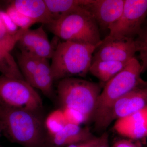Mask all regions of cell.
<instances>
[{"label": "cell", "mask_w": 147, "mask_h": 147, "mask_svg": "<svg viewBox=\"0 0 147 147\" xmlns=\"http://www.w3.org/2000/svg\"><path fill=\"white\" fill-rule=\"evenodd\" d=\"M16 59L25 81L49 98L55 97L54 82L48 59L21 52L16 54Z\"/></svg>", "instance_id": "cell-7"}, {"label": "cell", "mask_w": 147, "mask_h": 147, "mask_svg": "<svg viewBox=\"0 0 147 147\" xmlns=\"http://www.w3.org/2000/svg\"><path fill=\"white\" fill-rule=\"evenodd\" d=\"M26 30L20 29L16 35H11L6 29L0 17V47L5 51L10 52Z\"/></svg>", "instance_id": "cell-21"}, {"label": "cell", "mask_w": 147, "mask_h": 147, "mask_svg": "<svg viewBox=\"0 0 147 147\" xmlns=\"http://www.w3.org/2000/svg\"><path fill=\"white\" fill-rule=\"evenodd\" d=\"M2 133V129L1 128V127L0 126V136H1V133Z\"/></svg>", "instance_id": "cell-31"}, {"label": "cell", "mask_w": 147, "mask_h": 147, "mask_svg": "<svg viewBox=\"0 0 147 147\" xmlns=\"http://www.w3.org/2000/svg\"><path fill=\"white\" fill-rule=\"evenodd\" d=\"M11 5L36 23L47 25L54 22L44 0H15Z\"/></svg>", "instance_id": "cell-15"}, {"label": "cell", "mask_w": 147, "mask_h": 147, "mask_svg": "<svg viewBox=\"0 0 147 147\" xmlns=\"http://www.w3.org/2000/svg\"><path fill=\"white\" fill-rule=\"evenodd\" d=\"M0 17L4 26L11 35L14 36L18 33V27L12 21L6 11L0 10Z\"/></svg>", "instance_id": "cell-23"}, {"label": "cell", "mask_w": 147, "mask_h": 147, "mask_svg": "<svg viewBox=\"0 0 147 147\" xmlns=\"http://www.w3.org/2000/svg\"><path fill=\"white\" fill-rule=\"evenodd\" d=\"M147 17V0H125L121 15L109 29L111 35L135 38Z\"/></svg>", "instance_id": "cell-8"}, {"label": "cell", "mask_w": 147, "mask_h": 147, "mask_svg": "<svg viewBox=\"0 0 147 147\" xmlns=\"http://www.w3.org/2000/svg\"><path fill=\"white\" fill-rule=\"evenodd\" d=\"M0 126L11 142L24 147H46L44 124L38 113L0 105Z\"/></svg>", "instance_id": "cell-1"}, {"label": "cell", "mask_w": 147, "mask_h": 147, "mask_svg": "<svg viewBox=\"0 0 147 147\" xmlns=\"http://www.w3.org/2000/svg\"><path fill=\"white\" fill-rule=\"evenodd\" d=\"M98 46L70 41L59 42L50 65L54 82L86 77L89 72L93 53Z\"/></svg>", "instance_id": "cell-2"}, {"label": "cell", "mask_w": 147, "mask_h": 147, "mask_svg": "<svg viewBox=\"0 0 147 147\" xmlns=\"http://www.w3.org/2000/svg\"><path fill=\"white\" fill-rule=\"evenodd\" d=\"M125 0H90L85 5L99 28L108 30L120 18Z\"/></svg>", "instance_id": "cell-12"}, {"label": "cell", "mask_w": 147, "mask_h": 147, "mask_svg": "<svg viewBox=\"0 0 147 147\" xmlns=\"http://www.w3.org/2000/svg\"><path fill=\"white\" fill-rule=\"evenodd\" d=\"M0 105L39 113L42 108L41 97L24 79L0 76Z\"/></svg>", "instance_id": "cell-6"}, {"label": "cell", "mask_w": 147, "mask_h": 147, "mask_svg": "<svg viewBox=\"0 0 147 147\" xmlns=\"http://www.w3.org/2000/svg\"><path fill=\"white\" fill-rule=\"evenodd\" d=\"M94 137L89 127L68 123L60 131L47 138L46 147H65Z\"/></svg>", "instance_id": "cell-14"}, {"label": "cell", "mask_w": 147, "mask_h": 147, "mask_svg": "<svg viewBox=\"0 0 147 147\" xmlns=\"http://www.w3.org/2000/svg\"><path fill=\"white\" fill-rule=\"evenodd\" d=\"M112 147H139L132 140L127 139H121L116 141Z\"/></svg>", "instance_id": "cell-24"}, {"label": "cell", "mask_w": 147, "mask_h": 147, "mask_svg": "<svg viewBox=\"0 0 147 147\" xmlns=\"http://www.w3.org/2000/svg\"><path fill=\"white\" fill-rule=\"evenodd\" d=\"M16 44L21 53L47 59H52L55 49L48 40L43 24L34 30H26Z\"/></svg>", "instance_id": "cell-11"}, {"label": "cell", "mask_w": 147, "mask_h": 147, "mask_svg": "<svg viewBox=\"0 0 147 147\" xmlns=\"http://www.w3.org/2000/svg\"><path fill=\"white\" fill-rule=\"evenodd\" d=\"M147 106V87H138L113 103L102 120L98 132L105 130L114 121L123 118Z\"/></svg>", "instance_id": "cell-10"}, {"label": "cell", "mask_w": 147, "mask_h": 147, "mask_svg": "<svg viewBox=\"0 0 147 147\" xmlns=\"http://www.w3.org/2000/svg\"><path fill=\"white\" fill-rule=\"evenodd\" d=\"M99 137H94L85 142L77 143L65 147H94L98 142Z\"/></svg>", "instance_id": "cell-25"}, {"label": "cell", "mask_w": 147, "mask_h": 147, "mask_svg": "<svg viewBox=\"0 0 147 147\" xmlns=\"http://www.w3.org/2000/svg\"><path fill=\"white\" fill-rule=\"evenodd\" d=\"M137 53L141 61L142 74L147 71V26H144L134 38Z\"/></svg>", "instance_id": "cell-19"}, {"label": "cell", "mask_w": 147, "mask_h": 147, "mask_svg": "<svg viewBox=\"0 0 147 147\" xmlns=\"http://www.w3.org/2000/svg\"><path fill=\"white\" fill-rule=\"evenodd\" d=\"M16 64L10 53H8L0 59V72L3 76L25 80Z\"/></svg>", "instance_id": "cell-20"}, {"label": "cell", "mask_w": 147, "mask_h": 147, "mask_svg": "<svg viewBox=\"0 0 147 147\" xmlns=\"http://www.w3.org/2000/svg\"><path fill=\"white\" fill-rule=\"evenodd\" d=\"M128 62L96 61L92 63L89 72L97 78L101 82L100 84H103L104 86L107 82L121 72Z\"/></svg>", "instance_id": "cell-16"}, {"label": "cell", "mask_w": 147, "mask_h": 147, "mask_svg": "<svg viewBox=\"0 0 147 147\" xmlns=\"http://www.w3.org/2000/svg\"><path fill=\"white\" fill-rule=\"evenodd\" d=\"M6 11L13 22L20 29H29L32 25L36 23L32 19L19 12L11 5L9 6Z\"/></svg>", "instance_id": "cell-22"}, {"label": "cell", "mask_w": 147, "mask_h": 147, "mask_svg": "<svg viewBox=\"0 0 147 147\" xmlns=\"http://www.w3.org/2000/svg\"><path fill=\"white\" fill-rule=\"evenodd\" d=\"M144 26H147V17L146 19V21H145L144 24Z\"/></svg>", "instance_id": "cell-29"}, {"label": "cell", "mask_w": 147, "mask_h": 147, "mask_svg": "<svg viewBox=\"0 0 147 147\" xmlns=\"http://www.w3.org/2000/svg\"><path fill=\"white\" fill-rule=\"evenodd\" d=\"M101 85L78 77L59 81L57 94L62 108L78 112L85 122L93 120Z\"/></svg>", "instance_id": "cell-3"}, {"label": "cell", "mask_w": 147, "mask_h": 147, "mask_svg": "<svg viewBox=\"0 0 147 147\" xmlns=\"http://www.w3.org/2000/svg\"><path fill=\"white\" fill-rule=\"evenodd\" d=\"M136 53L134 38L109 34L95 50L92 63L99 61L128 62L135 57Z\"/></svg>", "instance_id": "cell-9"}, {"label": "cell", "mask_w": 147, "mask_h": 147, "mask_svg": "<svg viewBox=\"0 0 147 147\" xmlns=\"http://www.w3.org/2000/svg\"><path fill=\"white\" fill-rule=\"evenodd\" d=\"M98 137V142L94 147H110L108 132L105 131Z\"/></svg>", "instance_id": "cell-26"}, {"label": "cell", "mask_w": 147, "mask_h": 147, "mask_svg": "<svg viewBox=\"0 0 147 147\" xmlns=\"http://www.w3.org/2000/svg\"><path fill=\"white\" fill-rule=\"evenodd\" d=\"M145 86L147 87V81H145Z\"/></svg>", "instance_id": "cell-30"}, {"label": "cell", "mask_w": 147, "mask_h": 147, "mask_svg": "<svg viewBox=\"0 0 147 147\" xmlns=\"http://www.w3.org/2000/svg\"><path fill=\"white\" fill-rule=\"evenodd\" d=\"M142 74L141 63L134 57L121 72L104 85L98 98L93 120L96 131L114 102L133 90L144 86L145 80L141 77Z\"/></svg>", "instance_id": "cell-5"}, {"label": "cell", "mask_w": 147, "mask_h": 147, "mask_svg": "<svg viewBox=\"0 0 147 147\" xmlns=\"http://www.w3.org/2000/svg\"><path fill=\"white\" fill-rule=\"evenodd\" d=\"M49 11L55 21L82 6L90 0H44Z\"/></svg>", "instance_id": "cell-17"}, {"label": "cell", "mask_w": 147, "mask_h": 147, "mask_svg": "<svg viewBox=\"0 0 147 147\" xmlns=\"http://www.w3.org/2000/svg\"><path fill=\"white\" fill-rule=\"evenodd\" d=\"M3 53V52H1V51H0V59H1L4 56H5L7 54V53Z\"/></svg>", "instance_id": "cell-27"}, {"label": "cell", "mask_w": 147, "mask_h": 147, "mask_svg": "<svg viewBox=\"0 0 147 147\" xmlns=\"http://www.w3.org/2000/svg\"><path fill=\"white\" fill-rule=\"evenodd\" d=\"M62 109H58L51 112L45 120L44 126L49 136L57 134L67 124Z\"/></svg>", "instance_id": "cell-18"}, {"label": "cell", "mask_w": 147, "mask_h": 147, "mask_svg": "<svg viewBox=\"0 0 147 147\" xmlns=\"http://www.w3.org/2000/svg\"><path fill=\"white\" fill-rule=\"evenodd\" d=\"M47 26L51 32L64 41L96 46L102 40L99 27L85 5L62 16Z\"/></svg>", "instance_id": "cell-4"}, {"label": "cell", "mask_w": 147, "mask_h": 147, "mask_svg": "<svg viewBox=\"0 0 147 147\" xmlns=\"http://www.w3.org/2000/svg\"><path fill=\"white\" fill-rule=\"evenodd\" d=\"M114 128L118 134L130 140L147 138V106L116 121Z\"/></svg>", "instance_id": "cell-13"}, {"label": "cell", "mask_w": 147, "mask_h": 147, "mask_svg": "<svg viewBox=\"0 0 147 147\" xmlns=\"http://www.w3.org/2000/svg\"><path fill=\"white\" fill-rule=\"evenodd\" d=\"M0 51H1V52H3V53H10V52H7V51H5L3 49H2L1 47H0Z\"/></svg>", "instance_id": "cell-28"}]
</instances>
